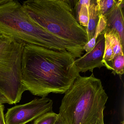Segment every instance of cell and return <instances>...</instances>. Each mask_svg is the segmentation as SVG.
<instances>
[{"instance_id": "cell-1", "label": "cell", "mask_w": 124, "mask_h": 124, "mask_svg": "<svg viewBox=\"0 0 124 124\" xmlns=\"http://www.w3.org/2000/svg\"><path fill=\"white\" fill-rule=\"evenodd\" d=\"M75 58L66 51L25 45L21 79L26 91L45 98L51 93H65L80 75Z\"/></svg>"}, {"instance_id": "cell-2", "label": "cell", "mask_w": 124, "mask_h": 124, "mask_svg": "<svg viewBox=\"0 0 124 124\" xmlns=\"http://www.w3.org/2000/svg\"><path fill=\"white\" fill-rule=\"evenodd\" d=\"M22 5L32 21L84 52L87 35L78 21L70 0H28Z\"/></svg>"}, {"instance_id": "cell-3", "label": "cell", "mask_w": 124, "mask_h": 124, "mask_svg": "<svg viewBox=\"0 0 124 124\" xmlns=\"http://www.w3.org/2000/svg\"><path fill=\"white\" fill-rule=\"evenodd\" d=\"M0 34L25 45L66 51L75 58L83 53L32 21L22 3L16 0L0 5Z\"/></svg>"}, {"instance_id": "cell-4", "label": "cell", "mask_w": 124, "mask_h": 124, "mask_svg": "<svg viewBox=\"0 0 124 124\" xmlns=\"http://www.w3.org/2000/svg\"><path fill=\"white\" fill-rule=\"evenodd\" d=\"M108 98L100 79L80 75L65 93L59 115L67 124H93L104 116Z\"/></svg>"}, {"instance_id": "cell-5", "label": "cell", "mask_w": 124, "mask_h": 124, "mask_svg": "<svg viewBox=\"0 0 124 124\" xmlns=\"http://www.w3.org/2000/svg\"><path fill=\"white\" fill-rule=\"evenodd\" d=\"M25 44L12 39L0 48V93L11 104L19 103L26 90L21 79V61Z\"/></svg>"}, {"instance_id": "cell-6", "label": "cell", "mask_w": 124, "mask_h": 124, "mask_svg": "<svg viewBox=\"0 0 124 124\" xmlns=\"http://www.w3.org/2000/svg\"><path fill=\"white\" fill-rule=\"evenodd\" d=\"M53 101L46 98L35 99L31 101L8 109L5 115L6 124H26L47 112L52 111Z\"/></svg>"}, {"instance_id": "cell-7", "label": "cell", "mask_w": 124, "mask_h": 124, "mask_svg": "<svg viewBox=\"0 0 124 124\" xmlns=\"http://www.w3.org/2000/svg\"><path fill=\"white\" fill-rule=\"evenodd\" d=\"M104 41V34L102 32L98 37L93 48L75 59V64L79 72L85 73L89 71L93 73L94 69L104 66L103 62Z\"/></svg>"}, {"instance_id": "cell-8", "label": "cell", "mask_w": 124, "mask_h": 124, "mask_svg": "<svg viewBox=\"0 0 124 124\" xmlns=\"http://www.w3.org/2000/svg\"><path fill=\"white\" fill-rule=\"evenodd\" d=\"M123 0H117L112 8L104 16L106 26L104 30L112 31L119 36L123 46H124V21L123 8Z\"/></svg>"}, {"instance_id": "cell-9", "label": "cell", "mask_w": 124, "mask_h": 124, "mask_svg": "<svg viewBox=\"0 0 124 124\" xmlns=\"http://www.w3.org/2000/svg\"><path fill=\"white\" fill-rule=\"evenodd\" d=\"M90 2V0H76L75 6L77 20L85 29L88 23Z\"/></svg>"}, {"instance_id": "cell-10", "label": "cell", "mask_w": 124, "mask_h": 124, "mask_svg": "<svg viewBox=\"0 0 124 124\" xmlns=\"http://www.w3.org/2000/svg\"><path fill=\"white\" fill-rule=\"evenodd\" d=\"M99 18V16L96 0H90L89 6L88 23L87 26L85 29L88 41L93 37Z\"/></svg>"}, {"instance_id": "cell-11", "label": "cell", "mask_w": 124, "mask_h": 124, "mask_svg": "<svg viewBox=\"0 0 124 124\" xmlns=\"http://www.w3.org/2000/svg\"><path fill=\"white\" fill-rule=\"evenodd\" d=\"M106 26V20L105 16H100L93 37L83 47L84 51L87 53L93 48L95 45L98 37L103 31Z\"/></svg>"}, {"instance_id": "cell-12", "label": "cell", "mask_w": 124, "mask_h": 124, "mask_svg": "<svg viewBox=\"0 0 124 124\" xmlns=\"http://www.w3.org/2000/svg\"><path fill=\"white\" fill-rule=\"evenodd\" d=\"M103 32L107 36L111 45L114 53V57L117 55H124V47L122 45L118 35L112 31L104 30Z\"/></svg>"}, {"instance_id": "cell-13", "label": "cell", "mask_w": 124, "mask_h": 124, "mask_svg": "<svg viewBox=\"0 0 124 124\" xmlns=\"http://www.w3.org/2000/svg\"><path fill=\"white\" fill-rule=\"evenodd\" d=\"M104 37L105 41L103 62L104 66L106 67L108 69L111 70V62L114 58L113 49L107 36L104 34Z\"/></svg>"}, {"instance_id": "cell-14", "label": "cell", "mask_w": 124, "mask_h": 124, "mask_svg": "<svg viewBox=\"0 0 124 124\" xmlns=\"http://www.w3.org/2000/svg\"><path fill=\"white\" fill-rule=\"evenodd\" d=\"M112 73L114 75L122 76L124 74V55H117L114 56L111 62Z\"/></svg>"}, {"instance_id": "cell-15", "label": "cell", "mask_w": 124, "mask_h": 124, "mask_svg": "<svg viewBox=\"0 0 124 124\" xmlns=\"http://www.w3.org/2000/svg\"><path fill=\"white\" fill-rule=\"evenodd\" d=\"M58 114L52 111L47 112L34 120L32 124H55L58 118Z\"/></svg>"}, {"instance_id": "cell-16", "label": "cell", "mask_w": 124, "mask_h": 124, "mask_svg": "<svg viewBox=\"0 0 124 124\" xmlns=\"http://www.w3.org/2000/svg\"><path fill=\"white\" fill-rule=\"evenodd\" d=\"M117 0H96L99 16H105L116 4Z\"/></svg>"}, {"instance_id": "cell-17", "label": "cell", "mask_w": 124, "mask_h": 124, "mask_svg": "<svg viewBox=\"0 0 124 124\" xmlns=\"http://www.w3.org/2000/svg\"><path fill=\"white\" fill-rule=\"evenodd\" d=\"M11 38L5 37L0 34V48L9 42Z\"/></svg>"}, {"instance_id": "cell-18", "label": "cell", "mask_w": 124, "mask_h": 124, "mask_svg": "<svg viewBox=\"0 0 124 124\" xmlns=\"http://www.w3.org/2000/svg\"><path fill=\"white\" fill-rule=\"evenodd\" d=\"M4 105L0 104V124H6L4 113Z\"/></svg>"}, {"instance_id": "cell-19", "label": "cell", "mask_w": 124, "mask_h": 124, "mask_svg": "<svg viewBox=\"0 0 124 124\" xmlns=\"http://www.w3.org/2000/svg\"><path fill=\"white\" fill-rule=\"evenodd\" d=\"M6 103L11 104L10 102L1 93H0V104H3Z\"/></svg>"}, {"instance_id": "cell-20", "label": "cell", "mask_w": 124, "mask_h": 124, "mask_svg": "<svg viewBox=\"0 0 124 124\" xmlns=\"http://www.w3.org/2000/svg\"><path fill=\"white\" fill-rule=\"evenodd\" d=\"M55 124H67V123L59 115L58 118Z\"/></svg>"}, {"instance_id": "cell-21", "label": "cell", "mask_w": 124, "mask_h": 124, "mask_svg": "<svg viewBox=\"0 0 124 124\" xmlns=\"http://www.w3.org/2000/svg\"><path fill=\"white\" fill-rule=\"evenodd\" d=\"M103 118L104 116L101 117L93 124H104Z\"/></svg>"}, {"instance_id": "cell-22", "label": "cell", "mask_w": 124, "mask_h": 124, "mask_svg": "<svg viewBox=\"0 0 124 124\" xmlns=\"http://www.w3.org/2000/svg\"><path fill=\"white\" fill-rule=\"evenodd\" d=\"M10 0H0V5L9 2Z\"/></svg>"}]
</instances>
